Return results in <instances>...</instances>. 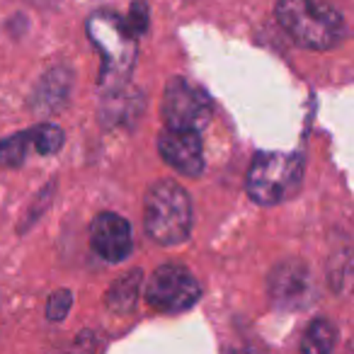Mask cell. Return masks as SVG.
Returning <instances> with one entry per match:
<instances>
[{
  "label": "cell",
  "mask_w": 354,
  "mask_h": 354,
  "mask_svg": "<svg viewBox=\"0 0 354 354\" xmlns=\"http://www.w3.org/2000/svg\"><path fill=\"white\" fill-rule=\"evenodd\" d=\"M143 223L148 236L160 245H180L192 233L189 194L172 180H158L143 199Z\"/></svg>",
  "instance_id": "6da1fadb"
},
{
  "label": "cell",
  "mask_w": 354,
  "mask_h": 354,
  "mask_svg": "<svg viewBox=\"0 0 354 354\" xmlns=\"http://www.w3.org/2000/svg\"><path fill=\"white\" fill-rule=\"evenodd\" d=\"M277 20L284 32L304 49L325 51L342 39V17L318 0H279Z\"/></svg>",
  "instance_id": "7a4b0ae2"
},
{
  "label": "cell",
  "mask_w": 354,
  "mask_h": 354,
  "mask_svg": "<svg viewBox=\"0 0 354 354\" xmlns=\"http://www.w3.org/2000/svg\"><path fill=\"white\" fill-rule=\"evenodd\" d=\"M304 177V162L296 153H257L248 170V194L255 204L272 207L299 189Z\"/></svg>",
  "instance_id": "3957f363"
},
{
  "label": "cell",
  "mask_w": 354,
  "mask_h": 354,
  "mask_svg": "<svg viewBox=\"0 0 354 354\" xmlns=\"http://www.w3.org/2000/svg\"><path fill=\"white\" fill-rule=\"evenodd\" d=\"M202 299V286L189 270L180 265H162L148 277L146 301L160 313H185Z\"/></svg>",
  "instance_id": "277c9868"
},
{
  "label": "cell",
  "mask_w": 354,
  "mask_h": 354,
  "mask_svg": "<svg viewBox=\"0 0 354 354\" xmlns=\"http://www.w3.org/2000/svg\"><path fill=\"white\" fill-rule=\"evenodd\" d=\"M162 122L175 131H202L212 122V102L185 78H172L162 95Z\"/></svg>",
  "instance_id": "5b68a950"
},
{
  "label": "cell",
  "mask_w": 354,
  "mask_h": 354,
  "mask_svg": "<svg viewBox=\"0 0 354 354\" xmlns=\"http://www.w3.org/2000/svg\"><path fill=\"white\" fill-rule=\"evenodd\" d=\"M90 243L93 250L107 262H124L133 250L131 226L119 214L104 212L90 223Z\"/></svg>",
  "instance_id": "8992f818"
},
{
  "label": "cell",
  "mask_w": 354,
  "mask_h": 354,
  "mask_svg": "<svg viewBox=\"0 0 354 354\" xmlns=\"http://www.w3.org/2000/svg\"><path fill=\"white\" fill-rule=\"evenodd\" d=\"M158 151L162 160L172 165L177 172L187 177H199L204 172V148L197 131H175L165 129L158 136Z\"/></svg>",
  "instance_id": "52a82bcc"
},
{
  "label": "cell",
  "mask_w": 354,
  "mask_h": 354,
  "mask_svg": "<svg viewBox=\"0 0 354 354\" xmlns=\"http://www.w3.org/2000/svg\"><path fill=\"white\" fill-rule=\"evenodd\" d=\"M270 294L274 299V304L281 306V308L294 310L308 306L310 296H313L308 270L296 260L277 265L270 274Z\"/></svg>",
  "instance_id": "ba28073f"
},
{
  "label": "cell",
  "mask_w": 354,
  "mask_h": 354,
  "mask_svg": "<svg viewBox=\"0 0 354 354\" xmlns=\"http://www.w3.org/2000/svg\"><path fill=\"white\" fill-rule=\"evenodd\" d=\"M143 284V272L131 270L127 274H122L107 291V306L114 313H129L136 306L138 294H141Z\"/></svg>",
  "instance_id": "9c48e42d"
},
{
  "label": "cell",
  "mask_w": 354,
  "mask_h": 354,
  "mask_svg": "<svg viewBox=\"0 0 354 354\" xmlns=\"http://www.w3.org/2000/svg\"><path fill=\"white\" fill-rule=\"evenodd\" d=\"M337 330L328 318H315L301 337V354H333Z\"/></svg>",
  "instance_id": "30bf717a"
},
{
  "label": "cell",
  "mask_w": 354,
  "mask_h": 354,
  "mask_svg": "<svg viewBox=\"0 0 354 354\" xmlns=\"http://www.w3.org/2000/svg\"><path fill=\"white\" fill-rule=\"evenodd\" d=\"M30 141L35 143L37 151L49 156V153H56L61 148V143H64V131H61L59 127H54V124H41L35 131H30Z\"/></svg>",
  "instance_id": "8fae6325"
},
{
  "label": "cell",
  "mask_w": 354,
  "mask_h": 354,
  "mask_svg": "<svg viewBox=\"0 0 354 354\" xmlns=\"http://www.w3.org/2000/svg\"><path fill=\"white\" fill-rule=\"evenodd\" d=\"M27 141H30V133H20L0 143V165H17L25 160Z\"/></svg>",
  "instance_id": "7c38bea8"
},
{
  "label": "cell",
  "mask_w": 354,
  "mask_h": 354,
  "mask_svg": "<svg viewBox=\"0 0 354 354\" xmlns=\"http://www.w3.org/2000/svg\"><path fill=\"white\" fill-rule=\"evenodd\" d=\"M71 306H73V296H71V291L61 289V291H56V294H51L49 304H46V315H49V320L59 323V320H64L66 315H68Z\"/></svg>",
  "instance_id": "4fadbf2b"
},
{
  "label": "cell",
  "mask_w": 354,
  "mask_h": 354,
  "mask_svg": "<svg viewBox=\"0 0 354 354\" xmlns=\"http://www.w3.org/2000/svg\"><path fill=\"white\" fill-rule=\"evenodd\" d=\"M131 30L133 35H141L146 30V6H136L133 8V20H131Z\"/></svg>",
  "instance_id": "5bb4252c"
},
{
  "label": "cell",
  "mask_w": 354,
  "mask_h": 354,
  "mask_svg": "<svg viewBox=\"0 0 354 354\" xmlns=\"http://www.w3.org/2000/svg\"><path fill=\"white\" fill-rule=\"evenodd\" d=\"M347 354H354V339L349 342V347H347Z\"/></svg>",
  "instance_id": "9a60e30c"
},
{
  "label": "cell",
  "mask_w": 354,
  "mask_h": 354,
  "mask_svg": "<svg viewBox=\"0 0 354 354\" xmlns=\"http://www.w3.org/2000/svg\"><path fill=\"white\" fill-rule=\"evenodd\" d=\"M250 354H260V352H250Z\"/></svg>",
  "instance_id": "2e32d148"
}]
</instances>
